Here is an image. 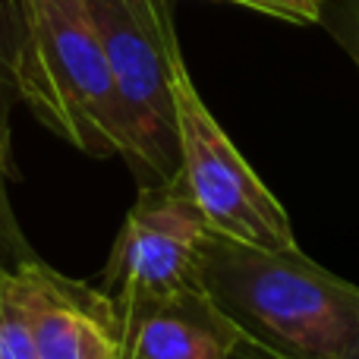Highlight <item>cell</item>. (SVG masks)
<instances>
[{
    "label": "cell",
    "instance_id": "obj_1",
    "mask_svg": "<svg viewBox=\"0 0 359 359\" xmlns=\"http://www.w3.org/2000/svg\"><path fill=\"white\" fill-rule=\"evenodd\" d=\"M202 290L236 331V359H341L359 331V287L299 246L262 249L211 230Z\"/></svg>",
    "mask_w": 359,
    "mask_h": 359
},
{
    "label": "cell",
    "instance_id": "obj_2",
    "mask_svg": "<svg viewBox=\"0 0 359 359\" xmlns=\"http://www.w3.org/2000/svg\"><path fill=\"white\" fill-rule=\"evenodd\" d=\"M16 6L19 101L82 155L123 158V107L86 0H16Z\"/></svg>",
    "mask_w": 359,
    "mask_h": 359
},
{
    "label": "cell",
    "instance_id": "obj_3",
    "mask_svg": "<svg viewBox=\"0 0 359 359\" xmlns=\"http://www.w3.org/2000/svg\"><path fill=\"white\" fill-rule=\"evenodd\" d=\"M126 120L123 161L139 186L180 174L174 73L186 60L170 0H86Z\"/></svg>",
    "mask_w": 359,
    "mask_h": 359
},
{
    "label": "cell",
    "instance_id": "obj_4",
    "mask_svg": "<svg viewBox=\"0 0 359 359\" xmlns=\"http://www.w3.org/2000/svg\"><path fill=\"white\" fill-rule=\"evenodd\" d=\"M180 186L215 233L262 249L297 246L287 208L208 111L186 60L174 73Z\"/></svg>",
    "mask_w": 359,
    "mask_h": 359
},
{
    "label": "cell",
    "instance_id": "obj_5",
    "mask_svg": "<svg viewBox=\"0 0 359 359\" xmlns=\"http://www.w3.org/2000/svg\"><path fill=\"white\" fill-rule=\"evenodd\" d=\"M211 227L180 180L139 186L114 249L101 290L117 303L161 299L202 290V252Z\"/></svg>",
    "mask_w": 359,
    "mask_h": 359
},
{
    "label": "cell",
    "instance_id": "obj_6",
    "mask_svg": "<svg viewBox=\"0 0 359 359\" xmlns=\"http://www.w3.org/2000/svg\"><path fill=\"white\" fill-rule=\"evenodd\" d=\"M35 331L38 359H123L120 309L111 293L50 268L19 262Z\"/></svg>",
    "mask_w": 359,
    "mask_h": 359
},
{
    "label": "cell",
    "instance_id": "obj_7",
    "mask_svg": "<svg viewBox=\"0 0 359 359\" xmlns=\"http://www.w3.org/2000/svg\"><path fill=\"white\" fill-rule=\"evenodd\" d=\"M117 309L123 359H236V331L205 290L133 299L117 303Z\"/></svg>",
    "mask_w": 359,
    "mask_h": 359
},
{
    "label": "cell",
    "instance_id": "obj_8",
    "mask_svg": "<svg viewBox=\"0 0 359 359\" xmlns=\"http://www.w3.org/2000/svg\"><path fill=\"white\" fill-rule=\"evenodd\" d=\"M19 6L16 0H0V174L22 180L13 151V107L19 104Z\"/></svg>",
    "mask_w": 359,
    "mask_h": 359
},
{
    "label": "cell",
    "instance_id": "obj_9",
    "mask_svg": "<svg viewBox=\"0 0 359 359\" xmlns=\"http://www.w3.org/2000/svg\"><path fill=\"white\" fill-rule=\"evenodd\" d=\"M0 359H38L29 293L16 265L0 268Z\"/></svg>",
    "mask_w": 359,
    "mask_h": 359
},
{
    "label": "cell",
    "instance_id": "obj_10",
    "mask_svg": "<svg viewBox=\"0 0 359 359\" xmlns=\"http://www.w3.org/2000/svg\"><path fill=\"white\" fill-rule=\"evenodd\" d=\"M322 25L344 48L359 73V0H325Z\"/></svg>",
    "mask_w": 359,
    "mask_h": 359
},
{
    "label": "cell",
    "instance_id": "obj_11",
    "mask_svg": "<svg viewBox=\"0 0 359 359\" xmlns=\"http://www.w3.org/2000/svg\"><path fill=\"white\" fill-rule=\"evenodd\" d=\"M6 183L10 180L0 174V262L4 265H19L25 259H35V249H32L29 236H25L22 224H19L16 211H13Z\"/></svg>",
    "mask_w": 359,
    "mask_h": 359
},
{
    "label": "cell",
    "instance_id": "obj_12",
    "mask_svg": "<svg viewBox=\"0 0 359 359\" xmlns=\"http://www.w3.org/2000/svg\"><path fill=\"white\" fill-rule=\"evenodd\" d=\"M233 4L259 10L265 16L287 19V22H297V25L322 22V10H325V0H233Z\"/></svg>",
    "mask_w": 359,
    "mask_h": 359
},
{
    "label": "cell",
    "instance_id": "obj_13",
    "mask_svg": "<svg viewBox=\"0 0 359 359\" xmlns=\"http://www.w3.org/2000/svg\"><path fill=\"white\" fill-rule=\"evenodd\" d=\"M341 359H359V331H356V337H353V341H350L347 353H344Z\"/></svg>",
    "mask_w": 359,
    "mask_h": 359
},
{
    "label": "cell",
    "instance_id": "obj_14",
    "mask_svg": "<svg viewBox=\"0 0 359 359\" xmlns=\"http://www.w3.org/2000/svg\"><path fill=\"white\" fill-rule=\"evenodd\" d=\"M0 268H4V262H0Z\"/></svg>",
    "mask_w": 359,
    "mask_h": 359
}]
</instances>
